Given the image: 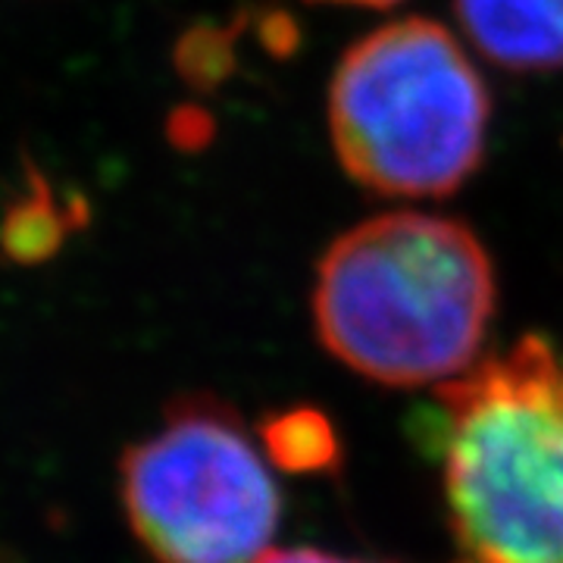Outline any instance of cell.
<instances>
[{
  "label": "cell",
  "instance_id": "obj_1",
  "mask_svg": "<svg viewBox=\"0 0 563 563\" xmlns=\"http://www.w3.org/2000/svg\"><path fill=\"white\" fill-rule=\"evenodd\" d=\"M495 269L457 220L383 213L329 244L313 285L317 335L332 357L398 388L448 383L479 354Z\"/></svg>",
  "mask_w": 563,
  "mask_h": 563
},
{
  "label": "cell",
  "instance_id": "obj_2",
  "mask_svg": "<svg viewBox=\"0 0 563 563\" xmlns=\"http://www.w3.org/2000/svg\"><path fill=\"white\" fill-rule=\"evenodd\" d=\"M439 457L476 563H563V369L539 335L439 385Z\"/></svg>",
  "mask_w": 563,
  "mask_h": 563
},
{
  "label": "cell",
  "instance_id": "obj_3",
  "mask_svg": "<svg viewBox=\"0 0 563 563\" xmlns=\"http://www.w3.org/2000/svg\"><path fill=\"white\" fill-rule=\"evenodd\" d=\"M329 132L354 181L395 198H442L483 163L488 88L444 25L388 22L339 63Z\"/></svg>",
  "mask_w": 563,
  "mask_h": 563
},
{
  "label": "cell",
  "instance_id": "obj_4",
  "mask_svg": "<svg viewBox=\"0 0 563 563\" xmlns=\"http://www.w3.org/2000/svg\"><path fill=\"white\" fill-rule=\"evenodd\" d=\"M120 501L151 563H257L282 517L261 444L213 398H181L125 448Z\"/></svg>",
  "mask_w": 563,
  "mask_h": 563
},
{
  "label": "cell",
  "instance_id": "obj_5",
  "mask_svg": "<svg viewBox=\"0 0 563 563\" xmlns=\"http://www.w3.org/2000/svg\"><path fill=\"white\" fill-rule=\"evenodd\" d=\"M466 38L507 73L563 69V0H454Z\"/></svg>",
  "mask_w": 563,
  "mask_h": 563
},
{
  "label": "cell",
  "instance_id": "obj_6",
  "mask_svg": "<svg viewBox=\"0 0 563 563\" xmlns=\"http://www.w3.org/2000/svg\"><path fill=\"white\" fill-rule=\"evenodd\" d=\"M63 235V220L47 191L25 195L7 217H3V251L20 263H35L47 257Z\"/></svg>",
  "mask_w": 563,
  "mask_h": 563
},
{
  "label": "cell",
  "instance_id": "obj_7",
  "mask_svg": "<svg viewBox=\"0 0 563 563\" xmlns=\"http://www.w3.org/2000/svg\"><path fill=\"white\" fill-rule=\"evenodd\" d=\"M257 563H379V561H357V558H342L329 554L317 548H282V551H266Z\"/></svg>",
  "mask_w": 563,
  "mask_h": 563
},
{
  "label": "cell",
  "instance_id": "obj_8",
  "mask_svg": "<svg viewBox=\"0 0 563 563\" xmlns=\"http://www.w3.org/2000/svg\"><path fill=\"white\" fill-rule=\"evenodd\" d=\"M339 3H361V7H391L398 0H339Z\"/></svg>",
  "mask_w": 563,
  "mask_h": 563
}]
</instances>
